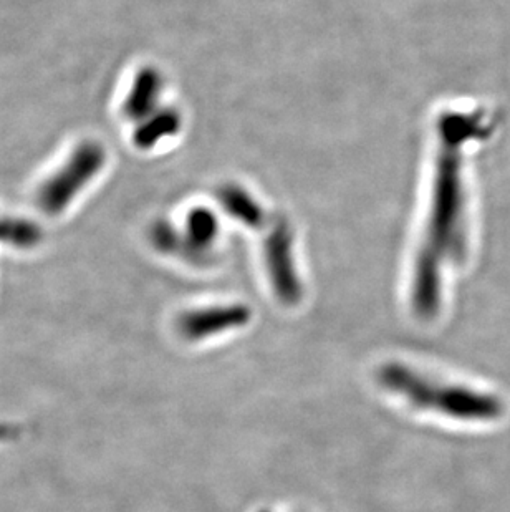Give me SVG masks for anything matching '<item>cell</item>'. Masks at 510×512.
<instances>
[{"label": "cell", "mask_w": 510, "mask_h": 512, "mask_svg": "<svg viewBox=\"0 0 510 512\" xmlns=\"http://www.w3.org/2000/svg\"><path fill=\"white\" fill-rule=\"evenodd\" d=\"M217 219L206 208H196L188 214L183 236V256L189 261H204L216 241Z\"/></svg>", "instance_id": "cell-7"}, {"label": "cell", "mask_w": 510, "mask_h": 512, "mask_svg": "<svg viewBox=\"0 0 510 512\" xmlns=\"http://www.w3.org/2000/svg\"><path fill=\"white\" fill-rule=\"evenodd\" d=\"M151 241L161 252H168V254L181 252L183 254V236H179V232L166 221L154 224L151 229Z\"/></svg>", "instance_id": "cell-11"}, {"label": "cell", "mask_w": 510, "mask_h": 512, "mask_svg": "<svg viewBox=\"0 0 510 512\" xmlns=\"http://www.w3.org/2000/svg\"><path fill=\"white\" fill-rule=\"evenodd\" d=\"M441 150L434 178L428 232L414 267L411 305L419 319L431 320L441 307V262L464 252V188L461 148L491 133L482 115L448 113L438 123Z\"/></svg>", "instance_id": "cell-1"}, {"label": "cell", "mask_w": 510, "mask_h": 512, "mask_svg": "<svg viewBox=\"0 0 510 512\" xmlns=\"http://www.w3.org/2000/svg\"><path fill=\"white\" fill-rule=\"evenodd\" d=\"M378 382L385 390L408 401L414 408L436 411L453 420H496L504 411L501 400L489 393L438 382L408 367L406 363H383L378 368Z\"/></svg>", "instance_id": "cell-2"}, {"label": "cell", "mask_w": 510, "mask_h": 512, "mask_svg": "<svg viewBox=\"0 0 510 512\" xmlns=\"http://www.w3.org/2000/svg\"><path fill=\"white\" fill-rule=\"evenodd\" d=\"M219 199L226 209L227 214H231L232 218L237 221L251 226V228H260L264 223L265 213L251 194L246 189H242L237 184H226L219 189Z\"/></svg>", "instance_id": "cell-9"}, {"label": "cell", "mask_w": 510, "mask_h": 512, "mask_svg": "<svg viewBox=\"0 0 510 512\" xmlns=\"http://www.w3.org/2000/svg\"><path fill=\"white\" fill-rule=\"evenodd\" d=\"M265 266L280 302L297 305L304 295L292 254V232L287 223H279L265 241Z\"/></svg>", "instance_id": "cell-4"}, {"label": "cell", "mask_w": 510, "mask_h": 512, "mask_svg": "<svg viewBox=\"0 0 510 512\" xmlns=\"http://www.w3.org/2000/svg\"><path fill=\"white\" fill-rule=\"evenodd\" d=\"M181 128V116L171 108L159 110L136 126L133 143L140 150H151L159 141L176 135Z\"/></svg>", "instance_id": "cell-8"}, {"label": "cell", "mask_w": 510, "mask_h": 512, "mask_svg": "<svg viewBox=\"0 0 510 512\" xmlns=\"http://www.w3.org/2000/svg\"><path fill=\"white\" fill-rule=\"evenodd\" d=\"M17 436V430L10 428V426L0 425V441H7L10 438Z\"/></svg>", "instance_id": "cell-12"}, {"label": "cell", "mask_w": 510, "mask_h": 512, "mask_svg": "<svg viewBox=\"0 0 510 512\" xmlns=\"http://www.w3.org/2000/svg\"><path fill=\"white\" fill-rule=\"evenodd\" d=\"M251 319L252 310L247 305H216L184 312L179 317L178 330L184 339L198 342L246 327Z\"/></svg>", "instance_id": "cell-5"}, {"label": "cell", "mask_w": 510, "mask_h": 512, "mask_svg": "<svg viewBox=\"0 0 510 512\" xmlns=\"http://www.w3.org/2000/svg\"><path fill=\"white\" fill-rule=\"evenodd\" d=\"M163 88V77L153 67L141 68L136 73L130 93L123 103V112L133 121H143L153 115L158 107Z\"/></svg>", "instance_id": "cell-6"}, {"label": "cell", "mask_w": 510, "mask_h": 512, "mask_svg": "<svg viewBox=\"0 0 510 512\" xmlns=\"http://www.w3.org/2000/svg\"><path fill=\"white\" fill-rule=\"evenodd\" d=\"M42 241V229L29 219L0 218V242L30 249Z\"/></svg>", "instance_id": "cell-10"}, {"label": "cell", "mask_w": 510, "mask_h": 512, "mask_svg": "<svg viewBox=\"0 0 510 512\" xmlns=\"http://www.w3.org/2000/svg\"><path fill=\"white\" fill-rule=\"evenodd\" d=\"M106 151L100 143L85 141L73 151L67 163L47 179L39 191V204L44 213L57 216L67 209L77 194L103 170Z\"/></svg>", "instance_id": "cell-3"}]
</instances>
